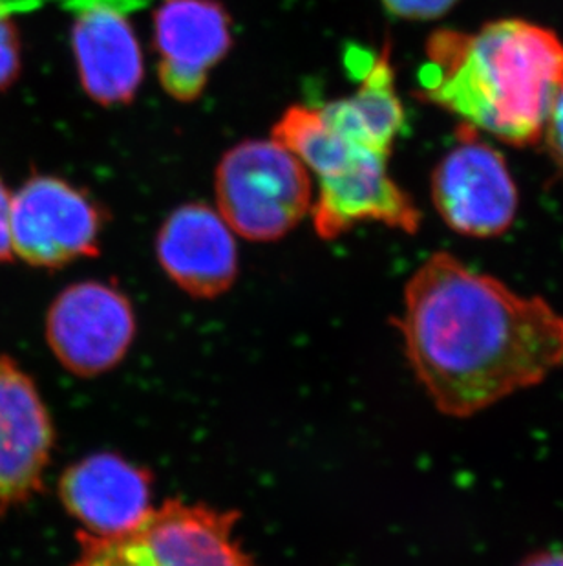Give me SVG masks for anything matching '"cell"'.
I'll use <instances>...</instances> for the list:
<instances>
[{"instance_id":"obj_2","label":"cell","mask_w":563,"mask_h":566,"mask_svg":"<svg viewBox=\"0 0 563 566\" xmlns=\"http://www.w3.org/2000/svg\"><path fill=\"white\" fill-rule=\"evenodd\" d=\"M417 96L461 125L512 147L540 144L563 88L559 33L523 19H500L478 32L437 30L426 41Z\"/></svg>"},{"instance_id":"obj_1","label":"cell","mask_w":563,"mask_h":566,"mask_svg":"<svg viewBox=\"0 0 563 566\" xmlns=\"http://www.w3.org/2000/svg\"><path fill=\"white\" fill-rule=\"evenodd\" d=\"M395 326L432 406L457 420L563 367V314L450 253H434L415 270Z\"/></svg>"},{"instance_id":"obj_3","label":"cell","mask_w":563,"mask_h":566,"mask_svg":"<svg viewBox=\"0 0 563 566\" xmlns=\"http://www.w3.org/2000/svg\"><path fill=\"white\" fill-rule=\"evenodd\" d=\"M238 512L167 501L121 534L77 532L72 566H258L236 537Z\"/></svg>"},{"instance_id":"obj_17","label":"cell","mask_w":563,"mask_h":566,"mask_svg":"<svg viewBox=\"0 0 563 566\" xmlns=\"http://www.w3.org/2000/svg\"><path fill=\"white\" fill-rule=\"evenodd\" d=\"M459 0H383L392 15L410 21H432L450 11Z\"/></svg>"},{"instance_id":"obj_11","label":"cell","mask_w":563,"mask_h":566,"mask_svg":"<svg viewBox=\"0 0 563 566\" xmlns=\"http://www.w3.org/2000/svg\"><path fill=\"white\" fill-rule=\"evenodd\" d=\"M152 475L121 454L94 453L59 479V499L81 532L121 534L152 510Z\"/></svg>"},{"instance_id":"obj_7","label":"cell","mask_w":563,"mask_h":566,"mask_svg":"<svg viewBox=\"0 0 563 566\" xmlns=\"http://www.w3.org/2000/svg\"><path fill=\"white\" fill-rule=\"evenodd\" d=\"M136 337L132 303L121 290L86 281L64 289L46 314V342L59 364L81 378L121 364Z\"/></svg>"},{"instance_id":"obj_19","label":"cell","mask_w":563,"mask_h":566,"mask_svg":"<svg viewBox=\"0 0 563 566\" xmlns=\"http://www.w3.org/2000/svg\"><path fill=\"white\" fill-rule=\"evenodd\" d=\"M11 195L4 180L0 177V262L13 259L11 248Z\"/></svg>"},{"instance_id":"obj_4","label":"cell","mask_w":563,"mask_h":566,"mask_svg":"<svg viewBox=\"0 0 563 566\" xmlns=\"http://www.w3.org/2000/svg\"><path fill=\"white\" fill-rule=\"evenodd\" d=\"M220 214L247 241H278L314 206L302 161L275 139H253L229 150L216 171Z\"/></svg>"},{"instance_id":"obj_16","label":"cell","mask_w":563,"mask_h":566,"mask_svg":"<svg viewBox=\"0 0 563 566\" xmlns=\"http://www.w3.org/2000/svg\"><path fill=\"white\" fill-rule=\"evenodd\" d=\"M38 4L39 0H0V92L13 85L21 72V35L13 15Z\"/></svg>"},{"instance_id":"obj_12","label":"cell","mask_w":563,"mask_h":566,"mask_svg":"<svg viewBox=\"0 0 563 566\" xmlns=\"http://www.w3.org/2000/svg\"><path fill=\"white\" fill-rule=\"evenodd\" d=\"M156 253L170 281L196 300L220 297L238 275L233 230L205 203L172 211L156 239Z\"/></svg>"},{"instance_id":"obj_14","label":"cell","mask_w":563,"mask_h":566,"mask_svg":"<svg viewBox=\"0 0 563 566\" xmlns=\"http://www.w3.org/2000/svg\"><path fill=\"white\" fill-rule=\"evenodd\" d=\"M320 113L348 144L390 155L404 127V108L395 91L389 46L368 66L350 97L328 103Z\"/></svg>"},{"instance_id":"obj_20","label":"cell","mask_w":563,"mask_h":566,"mask_svg":"<svg viewBox=\"0 0 563 566\" xmlns=\"http://www.w3.org/2000/svg\"><path fill=\"white\" fill-rule=\"evenodd\" d=\"M516 566H563V548H543L523 557Z\"/></svg>"},{"instance_id":"obj_6","label":"cell","mask_w":563,"mask_h":566,"mask_svg":"<svg viewBox=\"0 0 563 566\" xmlns=\"http://www.w3.org/2000/svg\"><path fill=\"white\" fill-rule=\"evenodd\" d=\"M103 213L63 178L35 175L11 198L13 256L35 268H63L96 256Z\"/></svg>"},{"instance_id":"obj_9","label":"cell","mask_w":563,"mask_h":566,"mask_svg":"<svg viewBox=\"0 0 563 566\" xmlns=\"http://www.w3.org/2000/svg\"><path fill=\"white\" fill-rule=\"evenodd\" d=\"M390 155L357 149L342 169L320 178L311 206L317 235L333 241L355 226L379 222L392 230L415 233L421 211L389 172Z\"/></svg>"},{"instance_id":"obj_8","label":"cell","mask_w":563,"mask_h":566,"mask_svg":"<svg viewBox=\"0 0 563 566\" xmlns=\"http://www.w3.org/2000/svg\"><path fill=\"white\" fill-rule=\"evenodd\" d=\"M55 429L32 376L0 354V507L21 506L43 490Z\"/></svg>"},{"instance_id":"obj_5","label":"cell","mask_w":563,"mask_h":566,"mask_svg":"<svg viewBox=\"0 0 563 566\" xmlns=\"http://www.w3.org/2000/svg\"><path fill=\"white\" fill-rule=\"evenodd\" d=\"M457 145L432 175V202L454 233L496 239L514 224L520 197L500 150L461 125Z\"/></svg>"},{"instance_id":"obj_15","label":"cell","mask_w":563,"mask_h":566,"mask_svg":"<svg viewBox=\"0 0 563 566\" xmlns=\"http://www.w3.org/2000/svg\"><path fill=\"white\" fill-rule=\"evenodd\" d=\"M273 139L319 178L339 171L357 149H362L340 138L320 111L302 105H295L282 114L273 128Z\"/></svg>"},{"instance_id":"obj_18","label":"cell","mask_w":563,"mask_h":566,"mask_svg":"<svg viewBox=\"0 0 563 566\" xmlns=\"http://www.w3.org/2000/svg\"><path fill=\"white\" fill-rule=\"evenodd\" d=\"M540 142H543L549 158L563 180V88L549 111Z\"/></svg>"},{"instance_id":"obj_13","label":"cell","mask_w":563,"mask_h":566,"mask_svg":"<svg viewBox=\"0 0 563 566\" xmlns=\"http://www.w3.org/2000/svg\"><path fill=\"white\" fill-rule=\"evenodd\" d=\"M75 63L81 85L105 107L130 103L144 81V54L127 17L107 4H92L74 22Z\"/></svg>"},{"instance_id":"obj_10","label":"cell","mask_w":563,"mask_h":566,"mask_svg":"<svg viewBox=\"0 0 563 566\" xmlns=\"http://www.w3.org/2000/svg\"><path fill=\"white\" fill-rule=\"evenodd\" d=\"M231 43V21L219 0H163L155 11L158 75L178 102L200 97Z\"/></svg>"}]
</instances>
